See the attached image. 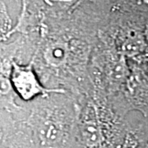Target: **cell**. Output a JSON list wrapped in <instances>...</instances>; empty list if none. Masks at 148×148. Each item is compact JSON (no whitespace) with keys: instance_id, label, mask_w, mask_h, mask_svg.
<instances>
[{"instance_id":"cell-5","label":"cell","mask_w":148,"mask_h":148,"mask_svg":"<svg viewBox=\"0 0 148 148\" xmlns=\"http://www.w3.org/2000/svg\"><path fill=\"white\" fill-rule=\"evenodd\" d=\"M0 148H38L32 132L26 125L10 129L0 142Z\"/></svg>"},{"instance_id":"cell-3","label":"cell","mask_w":148,"mask_h":148,"mask_svg":"<svg viewBox=\"0 0 148 148\" xmlns=\"http://www.w3.org/2000/svg\"><path fill=\"white\" fill-rule=\"evenodd\" d=\"M127 132L108 100L89 95L78 102L77 148H119Z\"/></svg>"},{"instance_id":"cell-7","label":"cell","mask_w":148,"mask_h":148,"mask_svg":"<svg viewBox=\"0 0 148 148\" xmlns=\"http://www.w3.org/2000/svg\"><path fill=\"white\" fill-rule=\"evenodd\" d=\"M16 32V28H15V27H12V31H11V32H9V33H8L7 36H3V37H1V38H0V44H1L2 42H3V41H5L7 39H8V38H9L10 36H12V35H14Z\"/></svg>"},{"instance_id":"cell-2","label":"cell","mask_w":148,"mask_h":148,"mask_svg":"<svg viewBox=\"0 0 148 148\" xmlns=\"http://www.w3.org/2000/svg\"><path fill=\"white\" fill-rule=\"evenodd\" d=\"M27 126L38 148H77L78 101L53 92L30 102Z\"/></svg>"},{"instance_id":"cell-6","label":"cell","mask_w":148,"mask_h":148,"mask_svg":"<svg viewBox=\"0 0 148 148\" xmlns=\"http://www.w3.org/2000/svg\"><path fill=\"white\" fill-rule=\"evenodd\" d=\"M14 94L9 78V72L0 70V101L7 102L11 101Z\"/></svg>"},{"instance_id":"cell-4","label":"cell","mask_w":148,"mask_h":148,"mask_svg":"<svg viewBox=\"0 0 148 148\" xmlns=\"http://www.w3.org/2000/svg\"><path fill=\"white\" fill-rule=\"evenodd\" d=\"M9 78L14 93L27 103L53 92L67 93L64 90L47 88L41 82L32 62L24 64L12 59Z\"/></svg>"},{"instance_id":"cell-1","label":"cell","mask_w":148,"mask_h":148,"mask_svg":"<svg viewBox=\"0 0 148 148\" xmlns=\"http://www.w3.org/2000/svg\"><path fill=\"white\" fill-rule=\"evenodd\" d=\"M106 15L102 1L26 2L20 32L30 36L31 62L47 88L77 101L90 95V58Z\"/></svg>"}]
</instances>
